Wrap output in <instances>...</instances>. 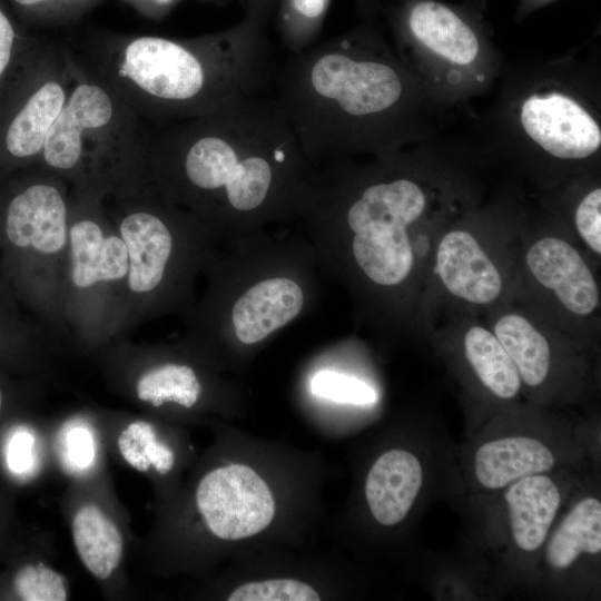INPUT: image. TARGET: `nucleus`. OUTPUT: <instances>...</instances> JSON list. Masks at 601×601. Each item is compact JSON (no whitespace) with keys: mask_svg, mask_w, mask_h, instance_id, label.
I'll use <instances>...</instances> for the list:
<instances>
[{"mask_svg":"<svg viewBox=\"0 0 601 601\" xmlns=\"http://www.w3.org/2000/svg\"><path fill=\"white\" fill-rule=\"evenodd\" d=\"M317 168L312 206L299 220L324 278L351 295L374 329H415L433 250L452 223L428 181L391 155Z\"/></svg>","mask_w":601,"mask_h":601,"instance_id":"nucleus-1","label":"nucleus"},{"mask_svg":"<svg viewBox=\"0 0 601 601\" xmlns=\"http://www.w3.org/2000/svg\"><path fill=\"white\" fill-rule=\"evenodd\" d=\"M146 167L167 200L189 207L225 242L297 225L317 187V168L273 93L150 126Z\"/></svg>","mask_w":601,"mask_h":601,"instance_id":"nucleus-2","label":"nucleus"},{"mask_svg":"<svg viewBox=\"0 0 601 601\" xmlns=\"http://www.w3.org/2000/svg\"><path fill=\"white\" fill-rule=\"evenodd\" d=\"M230 28L191 38L98 33L79 65L151 127L199 118L245 96L273 93L275 0H242Z\"/></svg>","mask_w":601,"mask_h":601,"instance_id":"nucleus-3","label":"nucleus"},{"mask_svg":"<svg viewBox=\"0 0 601 601\" xmlns=\"http://www.w3.org/2000/svg\"><path fill=\"white\" fill-rule=\"evenodd\" d=\"M374 39L345 35L278 59L273 96L313 166L387 155L402 132L403 71Z\"/></svg>","mask_w":601,"mask_h":601,"instance_id":"nucleus-4","label":"nucleus"},{"mask_svg":"<svg viewBox=\"0 0 601 601\" xmlns=\"http://www.w3.org/2000/svg\"><path fill=\"white\" fill-rule=\"evenodd\" d=\"M227 240L217 263L215 329L256 347L307 314L323 278L315 252L296 225Z\"/></svg>","mask_w":601,"mask_h":601,"instance_id":"nucleus-5","label":"nucleus"},{"mask_svg":"<svg viewBox=\"0 0 601 601\" xmlns=\"http://www.w3.org/2000/svg\"><path fill=\"white\" fill-rule=\"evenodd\" d=\"M522 225L464 215L439 236L415 329L447 313L483 316L513 298L519 280Z\"/></svg>","mask_w":601,"mask_h":601,"instance_id":"nucleus-6","label":"nucleus"},{"mask_svg":"<svg viewBox=\"0 0 601 601\" xmlns=\"http://www.w3.org/2000/svg\"><path fill=\"white\" fill-rule=\"evenodd\" d=\"M71 56V89L38 162L65 174L86 169L87 164L93 170L105 164L146 167L150 126Z\"/></svg>","mask_w":601,"mask_h":601,"instance_id":"nucleus-7","label":"nucleus"},{"mask_svg":"<svg viewBox=\"0 0 601 601\" xmlns=\"http://www.w3.org/2000/svg\"><path fill=\"white\" fill-rule=\"evenodd\" d=\"M597 265L565 227L522 225L518 297L570 334L588 342L600 329L601 293Z\"/></svg>","mask_w":601,"mask_h":601,"instance_id":"nucleus-8","label":"nucleus"},{"mask_svg":"<svg viewBox=\"0 0 601 601\" xmlns=\"http://www.w3.org/2000/svg\"><path fill=\"white\" fill-rule=\"evenodd\" d=\"M71 85L69 48L43 42L0 108V169L39 161Z\"/></svg>","mask_w":601,"mask_h":601,"instance_id":"nucleus-9","label":"nucleus"},{"mask_svg":"<svg viewBox=\"0 0 601 601\" xmlns=\"http://www.w3.org/2000/svg\"><path fill=\"white\" fill-rule=\"evenodd\" d=\"M207 528L224 540H240L266 529L275 501L265 481L249 466L229 464L208 472L196 491Z\"/></svg>","mask_w":601,"mask_h":601,"instance_id":"nucleus-10","label":"nucleus"},{"mask_svg":"<svg viewBox=\"0 0 601 601\" xmlns=\"http://www.w3.org/2000/svg\"><path fill=\"white\" fill-rule=\"evenodd\" d=\"M0 231L11 252L53 254L67 238V204L49 181H28L0 194Z\"/></svg>","mask_w":601,"mask_h":601,"instance_id":"nucleus-11","label":"nucleus"},{"mask_svg":"<svg viewBox=\"0 0 601 601\" xmlns=\"http://www.w3.org/2000/svg\"><path fill=\"white\" fill-rule=\"evenodd\" d=\"M520 121L532 141L556 159H585L601 146L594 118L578 101L559 92L526 98Z\"/></svg>","mask_w":601,"mask_h":601,"instance_id":"nucleus-12","label":"nucleus"},{"mask_svg":"<svg viewBox=\"0 0 601 601\" xmlns=\"http://www.w3.org/2000/svg\"><path fill=\"white\" fill-rule=\"evenodd\" d=\"M482 316L447 313L424 331H436L459 345L464 362L480 384L496 398H515L522 390L516 367Z\"/></svg>","mask_w":601,"mask_h":601,"instance_id":"nucleus-13","label":"nucleus"},{"mask_svg":"<svg viewBox=\"0 0 601 601\" xmlns=\"http://www.w3.org/2000/svg\"><path fill=\"white\" fill-rule=\"evenodd\" d=\"M156 213L136 210L120 223L128 259V284L132 292L156 289L164 280L175 250L174 231Z\"/></svg>","mask_w":601,"mask_h":601,"instance_id":"nucleus-14","label":"nucleus"},{"mask_svg":"<svg viewBox=\"0 0 601 601\" xmlns=\"http://www.w3.org/2000/svg\"><path fill=\"white\" fill-rule=\"evenodd\" d=\"M422 483V465L413 453L393 449L380 455L365 482V497L373 518L382 525L403 521Z\"/></svg>","mask_w":601,"mask_h":601,"instance_id":"nucleus-15","label":"nucleus"},{"mask_svg":"<svg viewBox=\"0 0 601 601\" xmlns=\"http://www.w3.org/2000/svg\"><path fill=\"white\" fill-rule=\"evenodd\" d=\"M514 543L534 552L544 543L561 503L560 490L544 473L522 477L504 494Z\"/></svg>","mask_w":601,"mask_h":601,"instance_id":"nucleus-16","label":"nucleus"},{"mask_svg":"<svg viewBox=\"0 0 601 601\" xmlns=\"http://www.w3.org/2000/svg\"><path fill=\"white\" fill-rule=\"evenodd\" d=\"M555 463L551 450L530 436H506L482 444L474 455V474L487 490H501L533 474L545 473Z\"/></svg>","mask_w":601,"mask_h":601,"instance_id":"nucleus-17","label":"nucleus"},{"mask_svg":"<svg viewBox=\"0 0 601 601\" xmlns=\"http://www.w3.org/2000/svg\"><path fill=\"white\" fill-rule=\"evenodd\" d=\"M405 20L414 39L453 63L469 65L479 55L480 42L474 30L444 3L416 1L408 8Z\"/></svg>","mask_w":601,"mask_h":601,"instance_id":"nucleus-18","label":"nucleus"},{"mask_svg":"<svg viewBox=\"0 0 601 601\" xmlns=\"http://www.w3.org/2000/svg\"><path fill=\"white\" fill-rule=\"evenodd\" d=\"M72 282L87 288L98 282L125 277L129 259L124 240L117 236L104 237L100 226L82 219L70 228Z\"/></svg>","mask_w":601,"mask_h":601,"instance_id":"nucleus-19","label":"nucleus"},{"mask_svg":"<svg viewBox=\"0 0 601 601\" xmlns=\"http://www.w3.org/2000/svg\"><path fill=\"white\" fill-rule=\"evenodd\" d=\"M72 539L83 565L97 579H108L119 565L124 546L121 533L97 505L86 504L76 512Z\"/></svg>","mask_w":601,"mask_h":601,"instance_id":"nucleus-20","label":"nucleus"},{"mask_svg":"<svg viewBox=\"0 0 601 601\" xmlns=\"http://www.w3.org/2000/svg\"><path fill=\"white\" fill-rule=\"evenodd\" d=\"M601 551V503L587 496L574 504L551 535L545 551L554 570L569 568L581 554Z\"/></svg>","mask_w":601,"mask_h":601,"instance_id":"nucleus-21","label":"nucleus"},{"mask_svg":"<svg viewBox=\"0 0 601 601\" xmlns=\"http://www.w3.org/2000/svg\"><path fill=\"white\" fill-rule=\"evenodd\" d=\"M42 45L21 28L6 0H0V108Z\"/></svg>","mask_w":601,"mask_h":601,"instance_id":"nucleus-22","label":"nucleus"},{"mask_svg":"<svg viewBox=\"0 0 601 601\" xmlns=\"http://www.w3.org/2000/svg\"><path fill=\"white\" fill-rule=\"evenodd\" d=\"M201 393L200 382L195 371L184 364L168 363L146 372L137 383L140 401L155 407L173 402L184 407H193Z\"/></svg>","mask_w":601,"mask_h":601,"instance_id":"nucleus-23","label":"nucleus"},{"mask_svg":"<svg viewBox=\"0 0 601 601\" xmlns=\"http://www.w3.org/2000/svg\"><path fill=\"white\" fill-rule=\"evenodd\" d=\"M278 27L287 52L316 42L329 0H278Z\"/></svg>","mask_w":601,"mask_h":601,"instance_id":"nucleus-24","label":"nucleus"},{"mask_svg":"<svg viewBox=\"0 0 601 601\" xmlns=\"http://www.w3.org/2000/svg\"><path fill=\"white\" fill-rule=\"evenodd\" d=\"M118 449L124 460L140 472L154 466L160 474L174 466V452L159 442L154 427L146 422L130 423L118 436Z\"/></svg>","mask_w":601,"mask_h":601,"instance_id":"nucleus-25","label":"nucleus"},{"mask_svg":"<svg viewBox=\"0 0 601 601\" xmlns=\"http://www.w3.org/2000/svg\"><path fill=\"white\" fill-rule=\"evenodd\" d=\"M7 589L11 598L23 601H63L66 579L42 562H22L11 569Z\"/></svg>","mask_w":601,"mask_h":601,"instance_id":"nucleus-26","label":"nucleus"},{"mask_svg":"<svg viewBox=\"0 0 601 601\" xmlns=\"http://www.w3.org/2000/svg\"><path fill=\"white\" fill-rule=\"evenodd\" d=\"M105 0H6L19 20L28 26H67L81 20Z\"/></svg>","mask_w":601,"mask_h":601,"instance_id":"nucleus-27","label":"nucleus"},{"mask_svg":"<svg viewBox=\"0 0 601 601\" xmlns=\"http://www.w3.org/2000/svg\"><path fill=\"white\" fill-rule=\"evenodd\" d=\"M565 229L579 247L597 265L601 258V188L585 191L574 206Z\"/></svg>","mask_w":601,"mask_h":601,"instance_id":"nucleus-28","label":"nucleus"},{"mask_svg":"<svg viewBox=\"0 0 601 601\" xmlns=\"http://www.w3.org/2000/svg\"><path fill=\"white\" fill-rule=\"evenodd\" d=\"M0 436V457L4 471L16 480L29 479L38 465L32 431L24 424H11Z\"/></svg>","mask_w":601,"mask_h":601,"instance_id":"nucleus-29","label":"nucleus"},{"mask_svg":"<svg viewBox=\"0 0 601 601\" xmlns=\"http://www.w3.org/2000/svg\"><path fill=\"white\" fill-rule=\"evenodd\" d=\"M311 393L317 397L353 405H372L377 393L365 381L329 370L316 372L309 381Z\"/></svg>","mask_w":601,"mask_h":601,"instance_id":"nucleus-30","label":"nucleus"},{"mask_svg":"<svg viewBox=\"0 0 601 601\" xmlns=\"http://www.w3.org/2000/svg\"><path fill=\"white\" fill-rule=\"evenodd\" d=\"M321 597L308 584L294 579L248 582L237 587L229 601H318Z\"/></svg>","mask_w":601,"mask_h":601,"instance_id":"nucleus-31","label":"nucleus"},{"mask_svg":"<svg viewBox=\"0 0 601 601\" xmlns=\"http://www.w3.org/2000/svg\"><path fill=\"white\" fill-rule=\"evenodd\" d=\"M66 443L68 460L71 464L79 469L91 464L95 454L93 440L87 430L82 427L71 430Z\"/></svg>","mask_w":601,"mask_h":601,"instance_id":"nucleus-32","label":"nucleus"},{"mask_svg":"<svg viewBox=\"0 0 601 601\" xmlns=\"http://www.w3.org/2000/svg\"><path fill=\"white\" fill-rule=\"evenodd\" d=\"M137 13L150 20L159 21L165 18L183 0H121Z\"/></svg>","mask_w":601,"mask_h":601,"instance_id":"nucleus-33","label":"nucleus"},{"mask_svg":"<svg viewBox=\"0 0 601 601\" xmlns=\"http://www.w3.org/2000/svg\"><path fill=\"white\" fill-rule=\"evenodd\" d=\"M8 411V392L6 386L0 382V421L6 416Z\"/></svg>","mask_w":601,"mask_h":601,"instance_id":"nucleus-34","label":"nucleus"},{"mask_svg":"<svg viewBox=\"0 0 601 601\" xmlns=\"http://www.w3.org/2000/svg\"><path fill=\"white\" fill-rule=\"evenodd\" d=\"M0 318H1V317H0ZM0 332H1V325H0ZM1 339H2V336H1V334H0V341H1ZM0 348H1V345H0Z\"/></svg>","mask_w":601,"mask_h":601,"instance_id":"nucleus-35","label":"nucleus"}]
</instances>
